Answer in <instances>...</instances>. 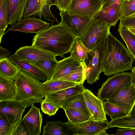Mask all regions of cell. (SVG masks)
Masks as SVG:
<instances>
[{"label": "cell", "mask_w": 135, "mask_h": 135, "mask_svg": "<svg viewBox=\"0 0 135 135\" xmlns=\"http://www.w3.org/2000/svg\"><path fill=\"white\" fill-rule=\"evenodd\" d=\"M103 72L106 76L132 70L134 59L123 43L110 33L102 47Z\"/></svg>", "instance_id": "1"}, {"label": "cell", "mask_w": 135, "mask_h": 135, "mask_svg": "<svg viewBox=\"0 0 135 135\" xmlns=\"http://www.w3.org/2000/svg\"><path fill=\"white\" fill-rule=\"evenodd\" d=\"M76 38L60 23L50 26L36 33L32 39V46H35L61 57L68 53Z\"/></svg>", "instance_id": "2"}, {"label": "cell", "mask_w": 135, "mask_h": 135, "mask_svg": "<svg viewBox=\"0 0 135 135\" xmlns=\"http://www.w3.org/2000/svg\"><path fill=\"white\" fill-rule=\"evenodd\" d=\"M14 80L16 88L15 100L20 101L26 108L36 103H41L44 100L43 83L39 80L22 70Z\"/></svg>", "instance_id": "3"}, {"label": "cell", "mask_w": 135, "mask_h": 135, "mask_svg": "<svg viewBox=\"0 0 135 135\" xmlns=\"http://www.w3.org/2000/svg\"><path fill=\"white\" fill-rule=\"evenodd\" d=\"M106 38L103 39L88 54V57L83 62L87 82L90 84L96 83L103 72L102 52L103 44Z\"/></svg>", "instance_id": "4"}, {"label": "cell", "mask_w": 135, "mask_h": 135, "mask_svg": "<svg viewBox=\"0 0 135 135\" xmlns=\"http://www.w3.org/2000/svg\"><path fill=\"white\" fill-rule=\"evenodd\" d=\"M133 81L132 73L123 72L114 74L103 83L98 90L97 97L103 102L118 90L130 85Z\"/></svg>", "instance_id": "5"}, {"label": "cell", "mask_w": 135, "mask_h": 135, "mask_svg": "<svg viewBox=\"0 0 135 135\" xmlns=\"http://www.w3.org/2000/svg\"><path fill=\"white\" fill-rule=\"evenodd\" d=\"M110 26L102 20H93L80 40L88 49L92 50L110 33Z\"/></svg>", "instance_id": "6"}, {"label": "cell", "mask_w": 135, "mask_h": 135, "mask_svg": "<svg viewBox=\"0 0 135 135\" xmlns=\"http://www.w3.org/2000/svg\"><path fill=\"white\" fill-rule=\"evenodd\" d=\"M61 23L65 26L76 38L80 39L93 20V18L60 11Z\"/></svg>", "instance_id": "7"}, {"label": "cell", "mask_w": 135, "mask_h": 135, "mask_svg": "<svg viewBox=\"0 0 135 135\" xmlns=\"http://www.w3.org/2000/svg\"><path fill=\"white\" fill-rule=\"evenodd\" d=\"M102 7V0H72L67 12L94 18Z\"/></svg>", "instance_id": "8"}, {"label": "cell", "mask_w": 135, "mask_h": 135, "mask_svg": "<svg viewBox=\"0 0 135 135\" xmlns=\"http://www.w3.org/2000/svg\"><path fill=\"white\" fill-rule=\"evenodd\" d=\"M107 100L124 109L128 116L131 115L135 104V83L133 81L130 85L120 89Z\"/></svg>", "instance_id": "9"}, {"label": "cell", "mask_w": 135, "mask_h": 135, "mask_svg": "<svg viewBox=\"0 0 135 135\" xmlns=\"http://www.w3.org/2000/svg\"><path fill=\"white\" fill-rule=\"evenodd\" d=\"M14 54L20 59L31 64L41 60H57L56 55L32 45L20 47Z\"/></svg>", "instance_id": "10"}, {"label": "cell", "mask_w": 135, "mask_h": 135, "mask_svg": "<svg viewBox=\"0 0 135 135\" xmlns=\"http://www.w3.org/2000/svg\"><path fill=\"white\" fill-rule=\"evenodd\" d=\"M82 83H78L73 86L56 92L45 94L44 100L59 108L71 97L82 93L85 88Z\"/></svg>", "instance_id": "11"}, {"label": "cell", "mask_w": 135, "mask_h": 135, "mask_svg": "<svg viewBox=\"0 0 135 135\" xmlns=\"http://www.w3.org/2000/svg\"><path fill=\"white\" fill-rule=\"evenodd\" d=\"M65 123L77 135H96L100 131L109 128L108 122L93 120L91 118L81 123H72L68 121Z\"/></svg>", "instance_id": "12"}, {"label": "cell", "mask_w": 135, "mask_h": 135, "mask_svg": "<svg viewBox=\"0 0 135 135\" xmlns=\"http://www.w3.org/2000/svg\"><path fill=\"white\" fill-rule=\"evenodd\" d=\"M50 23L35 17H28L21 19L8 28L6 32L12 30L26 33H37L48 28Z\"/></svg>", "instance_id": "13"}, {"label": "cell", "mask_w": 135, "mask_h": 135, "mask_svg": "<svg viewBox=\"0 0 135 135\" xmlns=\"http://www.w3.org/2000/svg\"><path fill=\"white\" fill-rule=\"evenodd\" d=\"M88 108L93 120L108 122L102 101L95 96L90 90L85 89L83 93Z\"/></svg>", "instance_id": "14"}, {"label": "cell", "mask_w": 135, "mask_h": 135, "mask_svg": "<svg viewBox=\"0 0 135 135\" xmlns=\"http://www.w3.org/2000/svg\"><path fill=\"white\" fill-rule=\"evenodd\" d=\"M26 108L17 100L3 101L0 102V114L5 115L10 124L14 125L22 119Z\"/></svg>", "instance_id": "15"}, {"label": "cell", "mask_w": 135, "mask_h": 135, "mask_svg": "<svg viewBox=\"0 0 135 135\" xmlns=\"http://www.w3.org/2000/svg\"><path fill=\"white\" fill-rule=\"evenodd\" d=\"M22 120L27 135L40 134L43 118L40 109L32 105Z\"/></svg>", "instance_id": "16"}, {"label": "cell", "mask_w": 135, "mask_h": 135, "mask_svg": "<svg viewBox=\"0 0 135 135\" xmlns=\"http://www.w3.org/2000/svg\"><path fill=\"white\" fill-rule=\"evenodd\" d=\"M58 61L51 77L45 82L54 81L65 76L75 70L83 64V61L76 60L70 56Z\"/></svg>", "instance_id": "17"}, {"label": "cell", "mask_w": 135, "mask_h": 135, "mask_svg": "<svg viewBox=\"0 0 135 135\" xmlns=\"http://www.w3.org/2000/svg\"><path fill=\"white\" fill-rule=\"evenodd\" d=\"M29 0H7V23L12 26L22 17Z\"/></svg>", "instance_id": "18"}, {"label": "cell", "mask_w": 135, "mask_h": 135, "mask_svg": "<svg viewBox=\"0 0 135 135\" xmlns=\"http://www.w3.org/2000/svg\"><path fill=\"white\" fill-rule=\"evenodd\" d=\"M120 1H117L110 6L102 8L94 17L93 20H102L110 26H114L119 20L118 11Z\"/></svg>", "instance_id": "19"}, {"label": "cell", "mask_w": 135, "mask_h": 135, "mask_svg": "<svg viewBox=\"0 0 135 135\" xmlns=\"http://www.w3.org/2000/svg\"><path fill=\"white\" fill-rule=\"evenodd\" d=\"M16 95L14 80L0 75V102L15 100Z\"/></svg>", "instance_id": "20"}, {"label": "cell", "mask_w": 135, "mask_h": 135, "mask_svg": "<svg viewBox=\"0 0 135 135\" xmlns=\"http://www.w3.org/2000/svg\"><path fill=\"white\" fill-rule=\"evenodd\" d=\"M9 57L20 69L26 71L35 78L42 81H46L49 80L46 74L35 66L20 59L15 54L10 55Z\"/></svg>", "instance_id": "21"}, {"label": "cell", "mask_w": 135, "mask_h": 135, "mask_svg": "<svg viewBox=\"0 0 135 135\" xmlns=\"http://www.w3.org/2000/svg\"><path fill=\"white\" fill-rule=\"evenodd\" d=\"M43 133L42 135H74L66 123L60 121H50L44 126Z\"/></svg>", "instance_id": "22"}, {"label": "cell", "mask_w": 135, "mask_h": 135, "mask_svg": "<svg viewBox=\"0 0 135 135\" xmlns=\"http://www.w3.org/2000/svg\"><path fill=\"white\" fill-rule=\"evenodd\" d=\"M21 70L9 57L0 59V75L14 79Z\"/></svg>", "instance_id": "23"}, {"label": "cell", "mask_w": 135, "mask_h": 135, "mask_svg": "<svg viewBox=\"0 0 135 135\" xmlns=\"http://www.w3.org/2000/svg\"><path fill=\"white\" fill-rule=\"evenodd\" d=\"M70 108L84 113L91 117L83 93L74 96L68 99L61 108Z\"/></svg>", "instance_id": "24"}, {"label": "cell", "mask_w": 135, "mask_h": 135, "mask_svg": "<svg viewBox=\"0 0 135 135\" xmlns=\"http://www.w3.org/2000/svg\"><path fill=\"white\" fill-rule=\"evenodd\" d=\"M90 50L80 40L76 38L70 49V56L79 61L84 62L88 57V54Z\"/></svg>", "instance_id": "25"}, {"label": "cell", "mask_w": 135, "mask_h": 135, "mask_svg": "<svg viewBox=\"0 0 135 135\" xmlns=\"http://www.w3.org/2000/svg\"><path fill=\"white\" fill-rule=\"evenodd\" d=\"M118 30L127 50L135 60V35L126 27H118Z\"/></svg>", "instance_id": "26"}, {"label": "cell", "mask_w": 135, "mask_h": 135, "mask_svg": "<svg viewBox=\"0 0 135 135\" xmlns=\"http://www.w3.org/2000/svg\"><path fill=\"white\" fill-rule=\"evenodd\" d=\"M78 83L62 80L43 83V87L45 94L50 93L68 88Z\"/></svg>", "instance_id": "27"}, {"label": "cell", "mask_w": 135, "mask_h": 135, "mask_svg": "<svg viewBox=\"0 0 135 135\" xmlns=\"http://www.w3.org/2000/svg\"><path fill=\"white\" fill-rule=\"evenodd\" d=\"M135 13V0H121L118 11L119 20H122Z\"/></svg>", "instance_id": "28"}, {"label": "cell", "mask_w": 135, "mask_h": 135, "mask_svg": "<svg viewBox=\"0 0 135 135\" xmlns=\"http://www.w3.org/2000/svg\"><path fill=\"white\" fill-rule=\"evenodd\" d=\"M103 106L105 114L110 116L112 119L128 116L124 109L109 102L107 100L103 102Z\"/></svg>", "instance_id": "29"}, {"label": "cell", "mask_w": 135, "mask_h": 135, "mask_svg": "<svg viewBox=\"0 0 135 135\" xmlns=\"http://www.w3.org/2000/svg\"><path fill=\"white\" fill-rule=\"evenodd\" d=\"M58 62L57 60L44 59L37 61L31 64L43 72L49 79L52 76Z\"/></svg>", "instance_id": "30"}, {"label": "cell", "mask_w": 135, "mask_h": 135, "mask_svg": "<svg viewBox=\"0 0 135 135\" xmlns=\"http://www.w3.org/2000/svg\"><path fill=\"white\" fill-rule=\"evenodd\" d=\"M109 128L117 127L119 128H135V115L131 114L119 118L112 119L108 122Z\"/></svg>", "instance_id": "31"}, {"label": "cell", "mask_w": 135, "mask_h": 135, "mask_svg": "<svg viewBox=\"0 0 135 135\" xmlns=\"http://www.w3.org/2000/svg\"><path fill=\"white\" fill-rule=\"evenodd\" d=\"M86 80V79L83 62L82 65L80 66L69 74L56 81L65 80L83 84L85 80Z\"/></svg>", "instance_id": "32"}, {"label": "cell", "mask_w": 135, "mask_h": 135, "mask_svg": "<svg viewBox=\"0 0 135 135\" xmlns=\"http://www.w3.org/2000/svg\"><path fill=\"white\" fill-rule=\"evenodd\" d=\"M63 109L68 121L72 123L84 122L91 118L90 116L71 108H65Z\"/></svg>", "instance_id": "33"}, {"label": "cell", "mask_w": 135, "mask_h": 135, "mask_svg": "<svg viewBox=\"0 0 135 135\" xmlns=\"http://www.w3.org/2000/svg\"><path fill=\"white\" fill-rule=\"evenodd\" d=\"M7 0H0V43L3 35L6 33L5 30L7 23Z\"/></svg>", "instance_id": "34"}, {"label": "cell", "mask_w": 135, "mask_h": 135, "mask_svg": "<svg viewBox=\"0 0 135 135\" xmlns=\"http://www.w3.org/2000/svg\"><path fill=\"white\" fill-rule=\"evenodd\" d=\"M18 123L12 125L8 121L7 117L0 114V135H15Z\"/></svg>", "instance_id": "35"}, {"label": "cell", "mask_w": 135, "mask_h": 135, "mask_svg": "<svg viewBox=\"0 0 135 135\" xmlns=\"http://www.w3.org/2000/svg\"><path fill=\"white\" fill-rule=\"evenodd\" d=\"M41 0H29L23 15V18L37 16L39 17L40 11Z\"/></svg>", "instance_id": "36"}, {"label": "cell", "mask_w": 135, "mask_h": 135, "mask_svg": "<svg viewBox=\"0 0 135 135\" xmlns=\"http://www.w3.org/2000/svg\"><path fill=\"white\" fill-rule=\"evenodd\" d=\"M41 109L45 114L50 117L56 114L59 108L44 99L41 103Z\"/></svg>", "instance_id": "37"}, {"label": "cell", "mask_w": 135, "mask_h": 135, "mask_svg": "<svg viewBox=\"0 0 135 135\" xmlns=\"http://www.w3.org/2000/svg\"><path fill=\"white\" fill-rule=\"evenodd\" d=\"M72 0H55L56 6L60 11H67Z\"/></svg>", "instance_id": "38"}, {"label": "cell", "mask_w": 135, "mask_h": 135, "mask_svg": "<svg viewBox=\"0 0 135 135\" xmlns=\"http://www.w3.org/2000/svg\"><path fill=\"white\" fill-rule=\"evenodd\" d=\"M135 26V16L127 17L120 20L118 27L126 28Z\"/></svg>", "instance_id": "39"}, {"label": "cell", "mask_w": 135, "mask_h": 135, "mask_svg": "<svg viewBox=\"0 0 135 135\" xmlns=\"http://www.w3.org/2000/svg\"><path fill=\"white\" fill-rule=\"evenodd\" d=\"M115 135H135V128H123L116 130Z\"/></svg>", "instance_id": "40"}, {"label": "cell", "mask_w": 135, "mask_h": 135, "mask_svg": "<svg viewBox=\"0 0 135 135\" xmlns=\"http://www.w3.org/2000/svg\"><path fill=\"white\" fill-rule=\"evenodd\" d=\"M10 54L7 49L0 46V59L7 57Z\"/></svg>", "instance_id": "41"}, {"label": "cell", "mask_w": 135, "mask_h": 135, "mask_svg": "<svg viewBox=\"0 0 135 135\" xmlns=\"http://www.w3.org/2000/svg\"><path fill=\"white\" fill-rule=\"evenodd\" d=\"M120 0H102L103 4L102 8L110 6L117 1Z\"/></svg>", "instance_id": "42"}, {"label": "cell", "mask_w": 135, "mask_h": 135, "mask_svg": "<svg viewBox=\"0 0 135 135\" xmlns=\"http://www.w3.org/2000/svg\"><path fill=\"white\" fill-rule=\"evenodd\" d=\"M106 129L101 131L97 133L96 135H109L106 132Z\"/></svg>", "instance_id": "43"}, {"label": "cell", "mask_w": 135, "mask_h": 135, "mask_svg": "<svg viewBox=\"0 0 135 135\" xmlns=\"http://www.w3.org/2000/svg\"><path fill=\"white\" fill-rule=\"evenodd\" d=\"M131 70V73L133 78V81L135 83V66L133 67Z\"/></svg>", "instance_id": "44"}, {"label": "cell", "mask_w": 135, "mask_h": 135, "mask_svg": "<svg viewBox=\"0 0 135 135\" xmlns=\"http://www.w3.org/2000/svg\"><path fill=\"white\" fill-rule=\"evenodd\" d=\"M129 31L135 35V26L127 28Z\"/></svg>", "instance_id": "45"}, {"label": "cell", "mask_w": 135, "mask_h": 135, "mask_svg": "<svg viewBox=\"0 0 135 135\" xmlns=\"http://www.w3.org/2000/svg\"><path fill=\"white\" fill-rule=\"evenodd\" d=\"M131 114L135 115V104L133 106V109L132 110L131 113Z\"/></svg>", "instance_id": "46"}, {"label": "cell", "mask_w": 135, "mask_h": 135, "mask_svg": "<svg viewBox=\"0 0 135 135\" xmlns=\"http://www.w3.org/2000/svg\"><path fill=\"white\" fill-rule=\"evenodd\" d=\"M135 16V13L128 17H133Z\"/></svg>", "instance_id": "47"}, {"label": "cell", "mask_w": 135, "mask_h": 135, "mask_svg": "<svg viewBox=\"0 0 135 135\" xmlns=\"http://www.w3.org/2000/svg\"></svg>", "instance_id": "48"}]
</instances>
